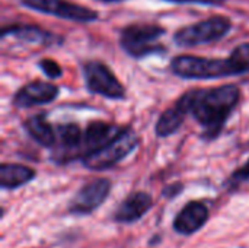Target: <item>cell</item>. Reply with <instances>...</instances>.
I'll use <instances>...</instances> for the list:
<instances>
[{
  "label": "cell",
  "mask_w": 249,
  "mask_h": 248,
  "mask_svg": "<svg viewBox=\"0 0 249 248\" xmlns=\"http://www.w3.org/2000/svg\"><path fill=\"white\" fill-rule=\"evenodd\" d=\"M123 129L120 126L105 123V121H93L90 123L86 130L83 132V142H82V159L107 145L109 140H112ZM80 159V161H82Z\"/></svg>",
  "instance_id": "12"
},
{
  "label": "cell",
  "mask_w": 249,
  "mask_h": 248,
  "mask_svg": "<svg viewBox=\"0 0 249 248\" xmlns=\"http://www.w3.org/2000/svg\"><path fill=\"white\" fill-rule=\"evenodd\" d=\"M232 31V20L226 16H212L201 22L184 26L174 34V42L179 47H196L225 38Z\"/></svg>",
  "instance_id": "5"
},
{
  "label": "cell",
  "mask_w": 249,
  "mask_h": 248,
  "mask_svg": "<svg viewBox=\"0 0 249 248\" xmlns=\"http://www.w3.org/2000/svg\"><path fill=\"white\" fill-rule=\"evenodd\" d=\"M20 4L26 9L71 22L89 23L98 19V12L67 0H20Z\"/></svg>",
  "instance_id": "7"
},
{
  "label": "cell",
  "mask_w": 249,
  "mask_h": 248,
  "mask_svg": "<svg viewBox=\"0 0 249 248\" xmlns=\"http://www.w3.org/2000/svg\"><path fill=\"white\" fill-rule=\"evenodd\" d=\"M83 77L89 92L109 98L123 99L125 98V88L112 73V70L102 61L92 60L83 64Z\"/></svg>",
  "instance_id": "6"
},
{
  "label": "cell",
  "mask_w": 249,
  "mask_h": 248,
  "mask_svg": "<svg viewBox=\"0 0 249 248\" xmlns=\"http://www.w3.org/2000/svg\"><path fill=\"white\" fill-rule=\"evenodd\" d=\"M153 206V199L146 191H134L127 196L112 215L117 224H134L140 221Z\"/></svg>",
  "instance_id": "11"
},
{
  "label": "cell",
  "mask_w": 249,
  "mask_h": 248,
  "mask_svg": "<svg viewBox=\"0 0 249 248\" xmlns=\"http://www.w3.org/2000/svg\"><path fill=\"white\" fill-rule=\"evenodd\" d=\"M171 3H197V4H209V6H220L226 3V0H166Z\"/></svg>",
  "instance_id": "21"
},
{
  "label": "cell",
  "mask_w": 249,
  "mask_h": 248,
  "mask_svg": "<svg viewBox=\"0 0 249 248\" xmlns=\"http://www.w3.org/2000/svg\"><path fill=\"white\" fill-rule=\"evenodd\" d=\"M36 172L19 164H1L0 165V186L3 190H15L19 189L35 178Z\"/></svg>",
  "instance_id": "15"
},
{
  "label": "cell",
  "mask_w": 249,
  "mask_h": 248,
  "mask_svg": "<svg viewBox=\"0 0 249 248\" xmlns=\"http://www.w3.org/2000/svg\"><path fill=\"white\" fill-rule=\"evenodd\" d=\"M185 110L178 104L175 102L174 107L168 108L166 111H163L156 123V136L158 137H168V136H172L174 133L178 132V129L182 126L184 120H185Z\"/></svg>",
  "instance_id": "16"
},
{
  "label": "cell",
  "mask_w": 249,
  "mask_h": 248,
  "mask_svg": "<svg viewBox=\"0 0 249 248\" xmlns=\"http://www.w3.org/2000/svg\"><path fill=\"white\" fill-rule=\"evenodd\" d=\"M38 67H39V69L44 72V75H45L47 77H50V79H58V77H61V75H63L61 66H60L57 61H54L53 58H42V60H39Z\"/></svg>",
  "instance_id": "18"
},
{
  "label": "cell",
  "mask_w": 249,
  "mask_h": 248,
  "mask_svg": "<svg viewBox=\"0 0 249 248\" xmlns=\"http://www.w3.org/2000/svg\"><path fill=\"white\" fill-rule=\"evenodd\" d=\"M232 186H238L241 183H249V159L247 161V164L244 167H241L239 170H236L229 181Z\"/></svg>",
  "instance_id": "19"
},
{
  "label": "cell",
  "mask_w": 249,
  "mask_h": 248,
  "mask_svg": "<svg viewBox=\"0 0 249 248\" xmlns=\"http://www.w3.org/2000/svg\"><path fill=\"white\" fill-rule=\"evenodd\" d=\"M241 101V89L236 85H222L185 92L177 102L191 114L203 127L201 137L214 140L220 136L228 118Z\"/></svg>",
  "instance_id": "1"
},
{
  "label": "cell",
  "mask_w": 249,
  "mask_h": 248,
  "mask_svg": "<svg viewBox=\"0 0 249 248\" xmlns=\"http://www.w3.org/2000/svg\"><path fill=\"white\" fill-rule=\"evenodd\" d=\"M235 75L249 73V42L239 44L228 57Z\"/></svg>",
  "instance_id": "17"
},
{
  "label": "cell",
  "mask_w": 249,
  "mask_h": 248,
  "mask_svg": "<svg viewBox=\"0 0 249 248\" xmlns=\"http://www.w3.org/2000/svg\"><path fill=\"white\" fill-rule=\"evenodd\" d=\"M58 86L54 83L35 80L22 86L13 96V105L18 108H31L35 105H45L58 96Z\"/></svg>",
  "instance_id": "10"
},
{
  "label": "cell",
  "mask_w": 249,
  "mask_h": 248,
  "mask_svg": "<svg viewBox=\"0 0 249 248\" xmlns=\"http://www.w3.org/2000/svg\"><path fill=\"white\" fill-rule=\"evenodd\" d=\"M171 70L178 77L194 80L220 79L235 75L228 58H206L190 54H182L172 58Z\"/></svg>",
  "instance_id": "2"
},
{
  "label": "cell",
  "mask_w": 249,
  "mask_h": 248,
  "mask_svg": "<svg viewBox=\"0 0 249 248\" xmlns=\"http://www.w3.org/2000/svg\"><path fill=\"white\" fill-rule=\"evenodd\" d=\"M23 127L26 133L41 146L44 148H54L57 143V133L53 126L48 123L45 114H35L31 115L23 121Z\"/></svg>",
  "instance_id": "14"
},
{
  "label": "cell",
  "mask_w": 249,
  "mask_h": 248,
  "mask_svg": "<svg viewBox=\"0 0 249 248\" xmlns=\"http://www.w3.org/2000/svg\"><path fill=\"white\" fill-rule=\"evenodd\" d=\"M99 1H104V3H115V1H121V0H99Z\"/></svg>",
  "instance_id": "22"
},
{
  "label": "cell",
  "mask_w": 249,
  "mask_h": 248,
  "mask_svg": "<svg viewBox=\"0 0 249 248\" xmlns=\"http://www.w3.org/2000/svg\"><path fill=\"white\" fill-rule=\"evenodd\" d=\"M139 145V136L133 129H123L112 140L99 148L98 151L86 155L82 164L92 171H105L120 164L127 158Z\"/></svg>",
  "instance_id": "3"
},
{
  "label": "cell",
  "mask_w": 249,
  "mask_h": 248,
  "mask_svg": "<svg viewBox=\"0 0 249 248\" xmlns=\"http://www.w3.org/2000/svg\"><path fill=\"white\" fill-rule=\"evenodd\" d=\"M12 35L18 39H22L25 42L31 44H41V45H53L61 42V38L51 34L50 31H45L36 25H10L4 26L1 29V38Z\"/></svg>",
  "instance_id": "13"
},
{
  "label": "cell",
  "mask_w": 249,
  "mask_h": 248,
  "mask_svg": "<svg viewBox=\"0 0 249 248\" xmlns=\"http://www.w3.org/2000/svg\"><path fill=\"white\" fill-rule=\"evenodd\" d=\"M184 190V186L181 183H175V184H171V186H166L162 191V196L166 197V199H174L177 196H179V193Z\"/></svg>",
  "instance_id": "20"
},
{
  "label": "cell",
  "mask_w": 249,
  "mask_h": 248,
  "mask_svg": "<svg viewBox=\"0 0 249 248\" xmlns=\"http://www.w3.org/2000/svg\"><path fill=\"white\" fill-rule=\"evenodd\" d=\"M112 184L108 178H95L86 183L69 203V213L86 216L93 213L108 199Z\"/></svg>",
  "instance_id": "8"
},
{
  "label": "cell",
  "mask_w": 249,
  "mask_h": 248,
  "mask_svg": "<svg viewBox=\"0 0 249 248\" xmlns=\"http://www.w3.org/2000/svg\"><path fill=\"white\" fill-rule=\"evenodd\" d=\"M210 210L206 203L200 200L188 202L174 219V231L179 235H193L198 232L209 221Z\"/></svg>",
  "instance_id": "9"
},
{
  "label": "cell",
  "mask_w": 249,
  "mask_h": 248,
  "mask_svg": "<svg viewBox=\"0 0 249 248\" xmlns=\"http://www.w3.org/2000/svg\"><path fill=\"white\" fill-rule=\"evenodd\" d=\"M165 32V28L159 25H128L121 31L120 45L134 58H144L150 54L165 53V47L159 42Z\"/></svg>",
  "instance_id": "4"
}]
</instances>
